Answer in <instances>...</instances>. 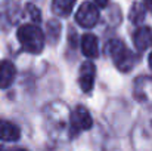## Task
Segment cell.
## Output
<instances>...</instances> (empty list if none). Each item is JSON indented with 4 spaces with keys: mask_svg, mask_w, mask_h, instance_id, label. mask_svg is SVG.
<instances>
[{
    "mask_svg": "<svg viewBox=\"0 0 152 151\" xmlns=\"http://www.w3.org/2000/svg\"><path fill=\"white\" fill-rule=\"evenodd\" d=\"M148 62H149V67L152 68V52L149 53V59H148Z\"/></svg>",
    "mask_w": 152,
    "mask_h": 151,
    "instance_id": "17",
    "label": "cell"
},
{
    "mask_svg": "<svg viewBox=\"0 0 152 151\" xmlns=\"http://www.w3.org/2000/svg\"><path fill=\"white\" fill-rule=\"evenodd\" d=\"M16 37L22 48L30 53H40L45 48V34L34 24H24L18 28Z\"/></svg>",
    "mask_w": 152,
    "mask_h": 151,
    "instance_id": "2",
    "label": "cell"
},
{
    "mask_svg": "<svg viewBox=\"0 0 152 151\" xmlns=\"http://www.w3.org/2000/svg\"><path fill=\"white\" fill-rule=\"evenodd\" d=\"M81 50L87 58H96L99 55V43L98 37L92 33H87L81 37Z\"/></svg>",
    "mask_w": 152,
    "mask_h": 151,
    "instance_id": "10",
    "label": "cell"
},
{
    "mask_svg": "<svg viewBox=\"0 0 152 151\" xmlns=\"http://www.w3.org/2000/svg\"><path fill=\"white\" fill-rule=\"evenodd\" d=\"M0 151H3V150H1V147H0Z\"/></svg>",
    "mask_w": 152,
    "mask_h": 151,
    "instance_id": "18",
    "label": "cell"
},
{
    "mask_svg": "<svg viewBox=\"0 0 152 151\" xmlns=\"http://www.w3.org/2000/svg\"><path fill=\"white\" fill-rule=\"evenodd\" d=\"M27 10H28V13H30V16H31V21L33 22H40L42 21V16H40V10L34 6V4H27Z\"/></svg>",
    "mask_w": 152,
    "mask_h": 151,
    "instance_id": "13",
    "label": "cell"
},
{
    "mask_svg": "<svg viewBox=\"0 0 152 151\" xmlns=\"http://www.w3.org/2000/svg\"><path fill=\"white\" fill-rule=\"evenodd\" d=\"M75 21L83 28H92V27H95L96 22L99 21V10H98L96 4H93L90 1L81 3V6L78 7V10L75 13Z\"/></svg>",
    "mask_w": 152,
    "mask_h": 151,
    "instance_id": "4",
    "label": "cell"
},
{
    "mask_svg": "<svg viewBox=\"0 0 152 151\" xmlns=\"http://www.w3.org/2000/svg\"><path fill=\"white\" fill-rule=\"evenodd\" d=\"M93 124V119L90 116V113L87 111L86 107L78 105L72 116H71V122H69V135L74 138L77 136L81 130H89Z\"/></svg>",
    "mask_w": 152,
    "mask_h": 151,
    "instance_id": "3",
    "label": "cell"
},
{
    "mask_svg": "<svg viewBox=\"0 0 152 151\" xmlns=\"http://www.w3.org/2000/svg\"><path fill=\"white\" fill-rule=\"evenodd\" d=\"M143 7H145V10L152 12V0H143Z\"/></svg>",
    "mask_w": 152,
    "mask_h": 151,
    "instance_id": "14",
    "label": "cell"
},
{
    "mask_svg": "<svg viewBox=\"0 0 152 151\" xmlns=\"http://www.w3.org/2000/svg\"><path fill=\"white\" fill-rule=\"evenodd\" d=\"M145 13H146V10H145L143 4L134 3V4L132 6V9H130L129 18H130V21H132L133 24H140V22L145 19Z\"/></svg>",
    "mask_w": 152,
    "mask_h": 151,
    "instance_id": "12",
    "label": "cell"
},
{
    "mask_svg": "<svg viewBox=\"0 0 152 151\" xmlns=\"http://www.w3.org/2000/svg\"><path fill=\"white\" fill-rule=\"evenodd\" d=\"M133 43L137 50H146L152 46V28L140 27L133 34Z\"/></svg>",
    "mask_w": 152,
    "mask_h": 151,
    "instance_id": "7",
    "label": "cell"
},
{
    "mask_svg": "<svg viewBox=\"0 0 152 151\" xmlns=\"http://www.w3.org/2000/svg\"><path fill=\"white\" fill-rule=\"evenodd\" d=\"M95 77H96V67L93 62L86 61L81 68H80V76H78V83L83 92L90 94L95 86Z\"/></svg>",
    "mask_w": 152,
    "mask_h": 151,
    "instance_id": "5",
    "label": "cell"
},
{
    "mask_svg": "<svg viewBox=\"0 0 152 151\" xmlns=\"http://www.w3.org/2000/svg\"><path fill=\"white\" fill-rule=\"evenodd\" d=\"M106 53L112 58L115 67L123 73L130 71L136 64V56L133 55V52L127 49L126 45L118 39H112L106 43Z\"/></svg>",
    "mask_w": 152,
    "mask_h": 151,
    "instance_id": "1",
    "label": "cell"
},
{
    "mask_svg": "<svg viewBox=\"0 0 152 151\" xmlns=\"http://www.w3.org/2000/svg\"><path fill=\"white\" fill-rule=\"evenodd\" d=\"M7 151H28V150H25V148H10Z\"/></svg>",
    "mask_w": 152,
    "mask_h": 151,
    "instance_id": "16",
    "label": "cell"
},
{
    "mask_svg": "<svg viewBox=\"0 0 152 151\" xmlns=\"http://www.w3.org/2000/svg\"><path fill=\"white\" fill-rule=\"evenodd\" d=\"M134 96L142 102H152V77H140L136 80Z\"/></svg>",
    "mask_w": 152,
    "mask_h": 151,
    "instance_id": "6",
    "label": "cell"
},
{
    "mask_svg": "<svg viewBox=\"0 0 152 151\" xmlns=\"http://www.w3.org/2000/svg\"><path fill=\"white\" fill-rule=\"evenodd\" d=\"M21 138V130L19 127L7 120H1L0 122V139L6 141V142H15Z\"/></svg>",
    "mask_w": 152,
    "mask_h": 151,
    "instance_id": "9",
    "label": "cell"
},
{
    "mask_svg": "<svg viewBox=\"0 0 152 151\" xmlns=\"http://www.w3.org/2000/svg\"><path fill=\"white\" fill-rule=\"evenodd\" d=\"M75 4V0H53L52 10L58 16H68Z\"/></svg>",
    "mask_w": 152,
    "mask_h": 151,
    "instance_id": "11",
    "label": "cell"
},
{
    "mask_svg": "<svg viewBox=\"0 0 152 151\" xmlns=\"http://www.w3.org/2000/svg\"><path fill=\"white\" fill-rule=\"evenodd\" d=\"M108 1H109V0H95V3H96L99 7H105V6L108 4Z\"/></svg>",
    "mask_w": 152,
    "mask_h": 151,
    "instance_id": "15",
    "label": "cell"
},
{
    "mask_svg": "<svg viewBox=\"0 0 152 151\" xmlns=\"http://www.w3.org/2000/svg\"><path fill=\"white\" fill-rule=\"evenodd\" d=\"M15 76H16L15 65L7 59L0 61V89H7L13 83Z\"/></svg>",
    "mask_w": 152,
    "mask_h": 151,
    "instance_id": "8",
    "label": "cell"
}]
</instances>
